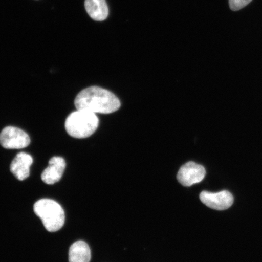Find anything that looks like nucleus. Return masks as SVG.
<instances>
[{"instance_id": "9", "label": "nucleus", "mask_w": 262, "mask_h": 262, "mask_svg": "<svg viewBox=\"0 0 262 262\" xmlns=\"http://www.w3.org/2000/svg\"><path fill=\"white\" fill-rule=\"evenodd\" d=\"M84 6L88 15L95 21H104L109 14L106 0H85Z\"/></svg>"}, {"instance_id": "7", "label": "nucleus", "mask_w": 262, "mask_h": 262, "mask_svg": "<svg viewBox=\"0 0 262 262\" xmlns=\"http://www.w3.org/2000/svg\"><path fill=\"white\" fill-rule=\"evenodd\" d=\"M66 162L63 157L55 156L49 161V166L41 173L42 182L47 185H54L60 181L66 168Z\"/></svg>"}, {"instance_id": "6", "label": "nucleus", "mask_w": 262, "mask_h": 262, "mask_svg": "<svg viewBox=\"0 0 262 262\" xmlns=\"http://www.w3.org/2000/svg\"><path fill=\"white\" fill-rule=\"evenodd\" d=\"M201 202L209 208L215 210H226L233 204L234 198L231 192L222 191L211 192L204 191L200 194Z\"/></svg>"}, {"instance_id": "8", "label": "nucleus", "mask_w": 262, "mask_h": 262, "mask_svg": "<svg viewBox=\"0 0 262 262\" xmlns=\"http://www.w3.org/2000/svg\"><path fill=\"white\" fill-rule=\"evenodd\" d=\"M33 159L28 154L21 152L16 156L10 166V170L16 179L23 181L30 174V168Z\"/></svg>"}, {"instance_id": "11", "label": "nucleus", "mask_w": 262, "mask_h": 262, "mask_svg": "<svg viewBox=\"0 0 262 262\" xmlns=\"http://www.w3.org/2000/svg\"><path fill=\"white\" fill-rule=\"evenodd\" d=\"M252 0H229V7L233 11H237L247 6Z\"/></svg>"}, {"instance_id": "3", "label": "nucleus", "mask_w": 262, "mask_h": 262, "mask_svg": "<svg viewBox=\"0 0 262 262\" xmlns=\"http://www.w3.org/2000/svg\"><path fill=\"white\" fill-rule=\"evenodd\" d=\"M35 214L49 232H57L63 227L65 214L62 206L54 200L42 199L34 205Z\"/></svg>"}, {"instance_id": "5", "label": "nucleus", "mask_w": 262, "mask_h": 262, "mask_svg": "<svg viewBox=\"0 0 262 262\" xmlns=\"http://www.w3.org/2000/svg\"><path fill=\"white\" fill-rule=\"evenodd\" d=\"M205 174L204 166L194 162H189L180 168L177 179L180 184L188 187L202 182Z\"/></svg>"}, {"instance_id": "2", "label": "nucleus", "mask_w": 262, "mask_h": 262, "mask_svg": "<svg viewBox=\"0 0 262 262\" xmlns=\"http://www.w3.org/2000/svg\"><path fill=\"white\" fill-rule=\"evenodd\" d=\"M99 120L96 114L77 110L69 115L64 126L70 136L76 139H85L96 132Z\"/></svg>"}, {"instance_id": "1", "label": "nucleus", "mask_w": 262, "mask_h": 262, "mask_svg": "<svg viewBox=\"0 0 262 262\" xmlns=\"http://www.w3.org/2000/svg\"><path fill=\"white\" fill-rule=\"evenodd\" d=\"M74 104L77 110L104 114L116 112L121 105L119 98L113 93L98 86L82 90L75 98Z\"/></svg>"}, {"instance_id": "4", "label": "nucleus", "mask_w": 262, "mask_h": 262, "mask_svg": "<svg viewBox=\"0 0 262 262\" xmlns=\"http://www.w3.org/2000/svg\"><path fill=\"white\" fill-rule=\"evenodd\" d=\"M30 143L28 134L18 127H6L0 133V144L5 149H24Z\"/></svg>"}, {"instance_id": "10", "label": "nucleus", "mask_w": 262, "mask_h": 262, "mask_svg": "<svg viewBox=\"0 0 262 262\" xmlns=\"http://www.w3.org/2000/svg\"><path fill=\"white\" fill-rule=\"evenodd\" d=\"M91 252L89 245L83 241L75 242L69 251V262H90Z\"/></svg>"}]
</instances>
